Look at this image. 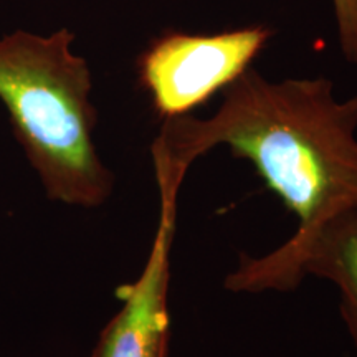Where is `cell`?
<instances>
[{"mask_svg":"<svg viewBox=\"0 0 357 357\" xmlns=\"http://www.w3.org/2000/svg\"><path fill=\"white\" fill-rule=\"evenodd\" d=\"M356 132L357 96L337 100L329 78L270 82L248 68L211 118L164 119L151 158L155 178L182 185L195 160L227 146L298 217V242L357 211Z\"/></svg>","mask_w":357,"mask_h":357,"instance_id":"6da1fadb","label":"cell"},{"mask_svg":"<svg viewBox=\"0 0 357 357\" xmlns=\"http://www.w3.org/2000/svg\"><path fill=\"white\" fill-rule=\"evenodd\" d=\"M73 32L0 38V100L48 199L95 208L111 197L114 174L98 154L91 71L71 52Z\"/></svg>","mask_w":357,"mask_h":357,"instance_id":"7a4b0ae2","label":"cell"},{"mask_svg":"<svg viewBox=\"0 0 357 357\" xmlns=\"http://www.w3.org/2000/svg\"><path fill=\"white\" fill-rule=\"evenodd\" d=\"M273 35L266 25L212 35L167 30L137 58L139 86L162 121L190 114L252 68Z\"/></svg>","mask_w":357,"mask_h":357,"instance_id":"3957f363","label":"cell"},{"mask_svg":"<svg viewBox=\"0 0 357 357\" xmlns=\"http://www.w3.org/2000/svg\"><path fill=\"white\" fill-rule=\"evenodd\" d=\"M307 275L339 289L341 316L357 351V211L339 213L306 238L287 240L263 257L243 253L225 288L234 293L291 291Z\"/></svg>","mask_w":357,"mask_h":357,"instance_id":"277c9868","label":"cell"},{"mask_svg":"<svg viewBox=\"0 0 357 357\" xmlns=\"http://www.w3.org/2000/svg\"><path fill=\"white\" fill-rule=\"evenodd\" d=\"M155 182L160 199L159 220L149 257L137 280L116 289L123 306L102 329L91 357H167L171 252L181 185L162 178Z\"/></svg>","mask_w":357,"mask_h":357,"instance_id":"5b68a950","label":"cell"},{"mask_svg":"<svg viewBox=\"0 0 357 357\" xmlns=\"http://www.w3.org/2000/svg\"><path fill=\"white\" fill-rule=\"evenodd\" d=\"M333 7L342 55L357 65V0H333Z\"/></svg>","mask_w":357,"mask_h":357,"instance_id":"8992f818","label":"cell"}]
</instances>
